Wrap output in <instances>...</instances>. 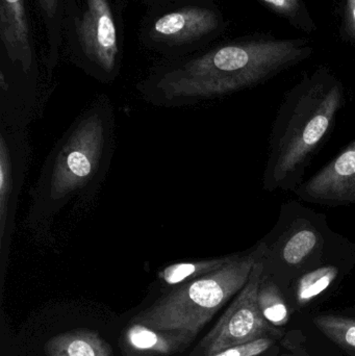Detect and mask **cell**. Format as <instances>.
I'll return each mask as SVG.
<instances>
[{
    "instance_id": "cell-1",
    "label": "cell",
    "mask_w": 355,
    "mask_h": 356,
    "mask_svg": "<svg viewBox=\"0 0 355 356\" xmlns=\"http://www.w3.org/2000/svg\"><path fill=\"white\" fill-rule=\"evenodd\" d=\"M312 54L304 40H254L175 58L142 85L150 102L183 106L260 85Z\"/></svg>"
},
{
    "instance_id": "cell-2",
    "label": "cell",
    "mask_w": 355,
    "mask_h": 356,
    "mask_svg": "<svg viewBox=\"0 0 355 356\" xmlns=\"http://www.w3.org/2000/svg\"><path fill=\"white\" fill-rule=\"evenodd\" d=\"M343 86L323 71L304 79L285 97L273 123L263 188L295 190L329 137L343 104Z\"/></svg>"
},
{
    "instance_id": "cell-3",
    "label": "cell",
    "mask_w": 355,
    "mask_h": 356,
    "mask_svg": "<svg viewBox=\"0 0 355 356\" xmlns=\"http://www.w3.org/2000/svg\"><path fill=\"white\" fill-rule=\"evenodd\" d=\"M110 129L106 108H93L74 123L44 168L31 215L51 217L99 180L108 163Z\"/></svg>"
},
{
    "instance_id": "cell-4",
    "label": "cell",
    "mask_w": 355,
    "mask_h": 356,
    "mask_svg": "<svg viewBox=\"0 0 355 356\" xmlns=\"http://www.w3.org/2000/svg\"><path fill=\"white\" fill-rule=\"evenodd\" d=\"M354 245L331 229L324 213L289 201L281 205L273 229L254 248L263 275L279 274L296 280Z\"/></svg>"
},
{
    "instance_id": "cell-5",
    "label": "cell",
    "mask_w": 355,
    "mask_h": 356,
    "mask_svg": "<svg viewBox=\"0 0 355 356\" xmlns=\"http://www.w3.org/2000/svg\"><path fill=\"white\" fill-rule=\"evenodd\" d=\"M258 261L256 248L237 253L220 269L175 286L138 314L131 323L179 330L196 338L214 316L244 288Z\"/></svg>"
},
{
    "instance_id": "cell-6",
    "label": "cell",
    "mask_w": 355,
    "mask_h": 356,
    "mask_svg": "<svg viewBox=\"0 0 355 356\" xmlns=\"http://www.w3.org/2000/svg\"><path fill=\"white\" fill-rule=\"evenodd\" d=\"M156 8L158 13L148 16L142 25L141 40L171 60L197 49L223 24L216 10L201 4Z\"/></svg>"
},
{
    "instance_id": "cell-7",
    "label": "cell",
    "mask_w": 355,
    "mask_h": 356,
    "mask_svg": "<svg viewBox=\"0 0 355 356\" xmlns=\"http://www.w3.org/2000/svg\"><path fill=\"white\" fill-rule=\"evenodd\" d=\"M262 278L263 266L256 261L247 284L198 344L197 356H212L231 347L279 336V330L264 319L258 309Z\"/></svg>"
},
{
    "instance_id": "cell-8",
    "label": "cell",
    "mask_w": 355,
    "mask_h": 356,
    "mask_svg": "<svg viewBox=\"0 0 355 356\" xmlns=\"http://www.w3.org/2000/svg\"><path fill=\"white\" fill-rule=\"evenodd\" d=\"M75 47L87 66L104 79L115 76L120 47L116 18L110 0H83L74 16Z\"/></svg>"
},
{
    "instance_id": "cell-9",
    "label": "cell",
    "mask_w": 355,
    "mask_h": 356,
    "mask_svg": "<svg viewBox=\"0 0 355 356\" xmlns=\"http://www.w3.org/2000/svg\"><path fill=\"white\" fill-rule=\"evenodd\" d=\"M294 193L306 202L327 207L355 203V139Z\"/></svg>"
},
{
    "instance_id": "cell-10",
    "label": "cell",
    "mask_w": 355,
    "mask_h": 356,
    "mask_svg": "<svg viewBox=\"0 0 355 356\" xmlns=\"http://www.w3.org/2000/svg\"><path fill=\"white\" fill-rule=\"evenodd\" d=\"M22 156H17L10 136L2 129L0 137V249L2 257L10 249L14 229L17 198L23 177Z\"/></svg>"
},
{
    "instance_id": "cell-11",
    "label": "cell",
    "mask_w": 355,
    "mask_h": 356,
    "mask_svg": "<svg viewBox=\"0 0 355 356\" xmlns=\"http://www.w3.org/2000/svg\"><path fill=\"white\" fill-rule=\"evenodd\" d=\"M194 340L179 330H158L131 323L123 334L121 347L124 356H171L185 351Z\"/></svg>"
},
{
    "instance_id": "cell-12",
    "label": "cell",
    "mask_w": 355,
    "mask_h": 356,
    "mask_svg": "<svg viewBox=\"0 0 355 356\" xmlns=\"http://www.w3.org/2000/svg\"><path fill=\"white\" fill-rule=\"evenodd\" d=\"M0 38L8 58L27 72L33 56L25 0H0Z\"/></svg>"
},
{
    "instance_id": "cell-13",
    "label": "cell",
    "mask_w": 355,
    "mask_h": 356,
    "mask_svg": "<svg viewBox=\"0 0 355 356\" xmlns=\"http://www.w3.org/2000/svg\"><path fill=\"white\" fill-rule=\"evenodd\" d=\"M355 245L345 252L316 269L302 274L295 280V297L298 305H306L324 294L337 282L346 266L354 264Z\"/></svg>"
},
{
    "instance_id": "cell-14",
    "label": "cell",
    "mask_w": 355,
    "mask_h": 356,
    "mask_svg": "<svg viewBox=\"0 0 355 356\" xmlns=\"http://www.w3.org/2000/svg\"><path fill=\"white\" fill-rule=\"evenodd\" d=\"M46 356H114L110 345L95 330H70L56 334L44 347Z\"/></svg>"
},
{
    "instance_id": "cell-15",
    "label": "cell",
    "mask_w": 355,
    "mask_h": 356,
    "mask_svg": "<svg viewBox=\"0 0 355 356\" xmlns=\"http://www.w3.org/2000/svg\"><path fill=\"white\" fill-rule=\"evenodd\" d=\"M236 254L219 257V259H201V261H183L173 264L164 268L158 273V280L165 286H177L185 282L197 280L206 274L212 273L229 264Z\"/></svg>"
},
{
    "instance_id": "cell-16",
    "label": "cell",
    "mask_w": 355,
    "mask_h": 356,
    "mask_svg": "<svg viewBox=\"0 0 355 356\" xmlns=\"http://www.w3.org/2000/svg\"><path fill=\"white\" fill-rule=\"evenodd\" d=\"M258 305L263 317L271 325L283 326L289 322V309L281 288L264 275L258 290Z\"/></svg>"
},
{
    "instance_id": "cell-17",
    "label": "cell",
    "mask_w": 355,
    "mask_h": 356,
    "mask_svg": "<svg viewBox=\"0 0 355 356\" xmlns=\"http://www.w3.org/2000/svg\"><path fill=\"white\" fill-rule=\"evenodd\" d=\"M314 324L327 339L355 356V320L335 315L317 316Z\"/></svg>"
},
{
    "instance_id": "cell-18",
    "label": "cell",
    "mask_w": 355,
    "mask_h": 356,
    "mask_svg": "<svg viewBox=\"0 0 355 356\" xmlns=\"http://www.w3.org/2000/svg\"><path fill=\"white\" fill-rule=\"evenodd\" d=\"M40 8L43 13L47 26L48 39L50 45H58V16H60V0H38Z\"/></svg>"
},
{
    "instance_id": "cell-19",
    "label": "cell",
    "mask_w": 355,
    "mask_h": 356,
    "mask_svg": "<svg viewBox=\"0 0 355 356\" xmlns=\"http://www.w3.org/2000/svg\"><path fill=\"white\" fill-rule=\"evenodd\" d=\"M274 343L273 338L258 339L254 342L231 347L212 356H260L268 351Z\"/></svg>"
},
{
    "instance_id": "cell-20",
    "label": "cell",
    "mask_w": 355,
    "mask_h": 356,
    "mask_svg": "<svg viewBox=\"0 0 355 356\" xmlns=\"http://www.w3.org/2000/svg\"><path fill=\"white\" fill-rule=\"evenodd\" d=\"M279 14L294 16L300 10L299 0H262Z\"/></svg>"
},
{
    "instance_id": "cell-21",
    "label": "cell",
    "mask_w": 355,
    "mask_h": 356,
    "mask_svg": "<svg viewBox=\"0 0 355 356\" xmlns=\"http://www.w3.org/2000/svg\"><path fill=\"white\" fill-rule=\"evenodd\" d=\"M346 29L355 40V0H346Z\"/></svg>"
},
{
    "instance_id": "cell-22",
    "label": "cell",
    "mask_w": 355,
    "mask_h": 356,
    "mask_svg": "<svg viewBox=\"0 0 355 356\" xmlns=\"http://www.w3.org/2000/svg\"><path fill=\"white\" fill-rule=\"evenodd\" d=\"M143 1L148 2V3L152 4L156 8H162V6L173 3L176 0H143Z\"/></svg>"
}]
</instances>
